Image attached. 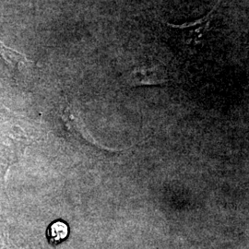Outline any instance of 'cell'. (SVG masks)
I'll use <instances>...</instances> for the list:
<instances>
[{
  "instance_id": "cell-1",
  "label": "cell",
  "mask_w": 249,
  "mask_h": 249,
  "mask_svg": "<svg viewBox=\"0 0 249 249\" xmlns=\"http://www.w3.org/2000/svg\"><path fill=\"white\" fill-rule=\"evenodd\" d=\"M129 82L134 86L157 85L166 80V74L159 67H140L129 75Z\"/></svg>"
},
{
  "instance_id": "cell-3",
  "label": "cell",
  "mask_w": 249,
  "mask_h": 249,
  "mask_svg": "<svg viewBox=\"0 0 249 249\" xmlns=\"http://www.w3.org/2000/svg\"><path fill=\"white\" fill-rule=\"evenodd\" d=\"M47 235L49 241L53 244H59L64 240H66V238L69 235V226L67 225V223L61 222V221H57L52 223L49 226V229L47 231Z\"/></svg>"
},
{
  "instance_id": "cell-2",
  "label": "cell",
  "mask_w": 249,
  "mask_h": 249,
  "mask_svg": "<svg viewBox=\"0 0 249 249\" xmlns=\"http://www.w3.org/2000/svg\"><path fill=\"white\" fill-rule=\"evenodd\" d=\"M0 56L14 71L24 70V68L28 67L31 63L24 55V53H19L4 45L2 41H0Z\"/></svg>"
}]
</instances>
